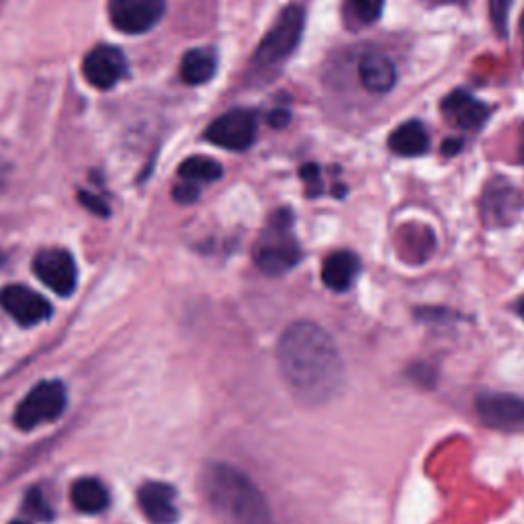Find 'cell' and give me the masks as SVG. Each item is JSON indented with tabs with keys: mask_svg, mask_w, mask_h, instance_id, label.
I'll return each instance as SVG.
<instances>
[{
	"mask_svg": "<svg viewBox=\"0 0 524 524\" xmlns=\"http://www.w3.org/2000/svg\"><path fill=\"white\" fill-rule=\"evenodd\" d=\"M279 371L305 406H326L344 387V361L334 338L314 322H293L277 346Z\"/></svg>",
	"mask_w": 524,
	"mask_h": 524,
	"instance_id": "cell-1",
	"label": "cell"
},
{
	"mask_svg": "<svg viewBox=\"0 0 524 524\" xmlns=\"http://www.w3.org/2000/svg\"><path fill=\"white\" fill-rule=\"evenodd\" d=\"M203 494L226 524H271L267 498L252 479L228 463H211L203 469Z\"/></svg>",
	"mask_w": 524,
	"mask_h": 524,
	"instance_id": "cell-2",
	"label": "cell"
},
{
	"mask_svg": "<svg viewBox=\"0 0 524 524\" xmlns=\"http://www.w3.org/2000/svg\"><path fill=\"white\" fill-rule=\"evenodd\" d=\"M299 260L301 248L293 236V217L285 209L277 211L254 246L256 267L269 277H279L289 273Z\"/></svg>",
	"mask_w": 524,
	"mask_h": 524,
	"instance_id": "cell-3",
	"label": "cell"
},
{
	"mask_svg": "<svg viewBox=\"0 0 524 524\" xmlns=\"http://www.w3.org/2000/svg\"><path fill=\"white\" fill-rule=\"evenodd\" d=\"M305 27V11L299 5H289L281 11L269 33L262 37L254 52L250 70L254 74H271L299 46Z\"/></svg>",
	"mask_w": 524,
	"mask_h": 524,
	"instance_id": "cell-4",
	"label": "cell"
},
{
	"mask_svg": "<svg viewBox=\"0 0 524 524\" xmlns=\"http://www.w3.org/2000/svg\"><path fill=\"white\" fill-rule=\"evenodd\" d=\"M66 387L60 381H41L21 400L15 412V424L21 430H33L54 422L66 408Z\"/></svg>",
	"mask_w": 524,
	"mask_h": 524,
	"instance_id": "cell-5",
	"label": "cell"
},
{
	"mask_svg": "<svg viewBox=\"0 0 524 524\" xmlns=\"http://www.w3.org/2000/svg\"><path fill=\"white\" fill-rule=\"evenodd\" d=\"M522 211H524V193L516 185H512L502 177L488 181L482 193V201H479V213H482L486 228L490 230L508 228L518 220Z\"/></svg>",
	"mask_w": 524,
	"mask_h": 524,
	"instance_id": "cell-6",
	"label": "cell"
},
{
	"mask_svg": "<svg viewBox=\"0 0 524 524\" xmlns=\"http://www.w3.org/2000/svg\"><path fill=\"white\" fill-rule=\"evenodd\" d=\"M205 138L224 150L244 152L256 140V117L248 109L228 111L209 123Z\"/></svg>",
	"mask_w": 524,
	"mask_h": 524,
	"instance_id": "cell-7",
	"label": "cell"
},
{
	"mask_svg": "<svg viewBox=\"0 0 524 524\" xmlns=\"http://www.w3.org/2000/svg\"><path fill=\"white\" fill-rule=\"evenodd\" d=\"M33 271L37 279L54 293L68 297L78 283V271L72 254L64 248H43L33 258Z\"/></svg>",
	"mask_w": 524,
	"mask_h": 524,
	"instance_id": "cell-8",
	"label": "cell"
},
{
	"mask_svg": "<svg viewBox=\"0 0 524 524\" xmlns=\"http://www.w3.org/2000/svg\"><path fill=\"white\" fill-rule=\"evenodd\" d=\"M164 11V0H109L111 25L127 35L150 31L160 23Z\"/></svg>",
	"mask_w": 524,
	"mask_h": 524,
	"instance_id": "cell-9",
	"label": "cell"
},
{
	"mask_svg": "<svg viewBox=\"0 0 524 524\" xmlns=\"http://www.w3.org/2000/svg\"><path fill=\"white\" fill-rule=\"evenodd\" d=\"M0 308H3L17 324L37 326L52 316V305L46 297L25 285H7L0 289Z\"/></svg>",
	"mask_w": 524,
	"mask_h": 524,
	"instance_id": "cell-10",
	"label": "cell"
},
{
	"mask_svg": "<svg viewBox=\"0 0 524 524\" xmlns=\"http://www.w3.org/2000/svg\"><path fill=\"white\" fill-rule=\"evenodd\" d=\"M477 414L496 430H524V398L512 393H482L477 398Z\"/></svg>",
	"mask_w": 524,
	"mask_h": 524,
	"instance_id": "cell-11",
	"label": "cell"
},
{
	"mask_svg": "<svg viewBox=\"0 0 524 524\" xmlns=\"http://www.w3.org/2000/svg\"><path fill=\"white\" fill-rule=\"evenodd\" d=\"M82 74L95 89L109 91L127 74V58L115 46H97L86 54Z\"/></svg>",
	"mask_w": 524,
	"mask_h": 524,
	"instance_id": "cell-12",
	"label": "cell"
},
{
	"mask_svg": "<svg viewBox=\"0 0 524 524\" xmlns=\"http://www.w3.org/2000/svg\"><path fill=\"white\" fill-rule=\"evenodd\" d=\"M359 78L365 91L385 95L398 82V68L389 56L381 52H367L359 62Z\"/></svg>",
	"mask_w": 524,
	"mask_h": 524,
	"instance_id": "cell-13",
	"label": "cell"
},
{
	"mask_svg": "<svg viewBox=\"0 0 524 524\" xmlns=\"http://www.w3.org/2000/svg\"><path fill=\"white\" fill-rule=\"evenodd\" d=\"M441 111L461 129H479L490 117V109L465 91H453L447 95L441 103Z\"/></svg>",
	"mask_w": 524,
	"mask_h": 524,
	"instance_id": "cell-14",
	"label": "cell"
},
{
	"mask_svg": "<svg viewBox=\"0 0 524 524\" xmlns=\"http://www.w3.org/2000/svg\"><path fill=\"white\" fill-rule=\"evenodd\" d=\"M142 512L152 524H172L179 516L174 504V490L162 482H148L138 492Z\"/></svg>",
	"mask_w": 524,
	"mask_h": 524,
	"instance_id": "cell-15",
	"label": "cell"
},
{
	"mask_svg": "<svg viewBox=\"0 0 524 524\" xmlns=\"http://www.w3.org/2000/svg\"><path fill=\"white\" fill-rule=\"evenodd\" d=\"M361 271V260L355 252L338 250L332 252L322 265V283L336 293L348 291L357 281Z\"/></svg>",
	"mask_w": 524,
	"mask_h": 524,
	"instance_id": "cell-16",
	"label": "cell"
},
{
	"mask_svg": "<svg viewBox=\"0 0 524 524\" xmlns=\"http://www.w3.org/2000/svg\"><path fill=\"white\" fill-rule=\"evenodd\" d=\"M387 146L393 154L414 158V156H422L428 152L430 138L426 134V127L414 119V121H406L400 127L393 129L387 140Z\"/></svg>",
	"mask_w": 524,
	"mask_h": 524,
	"instance_id": "cell-17",
	"label": "cell"
},
{
	"mask_svg": "<svg viewBox=\"0 0 524 524\" xmlns=\"http://www.w3.org/2000/svg\"><path fill=\"white\" fill-rule=\"evenodd\" d=\"M70 500L78 512L99 514L109 506V492L99 479L82 477L72 484Z\"/></svg>",
	"mask_w": 524,
	"mask_h": 524,
	"instance_id": "cell-18",
	"label": "cell"
},
{
	"mask_svg": "<svg viewBox=\"0 0 524 524\" xmlns=\"http://www.w3.org/2000/svg\"><path fill=\"white\" fill-rule=\"evenodd\" d=\"M215 72H217V54L209 48L189 50L181 60V78L191 86L209 82L215 76Z\"/></svg>",
	"mask_w": 524,
	"mask_h": 524,
	"instance_id": "cell-19",
	"label": "cell"
},
{
	"mask_svg": "<svg viewBox=\"0 0 524 524\" xmlns=\"http://www.w3.org/2000/svg\"><path fill=\"white\" fill-rule=\"evenodd\" d=\"M385 0H344L342 19L348 29H365L379 21Z\"/></svg>",
	"mask_w": 524,
	"mask_h": 524,
	"instance_id": "cell-20",
	"label": "cell"
},
{
	"mask_svg": "<svg viewBox=\"0 0 524 524\" xmlns=\"http://www.w3.org/2000/svg\"><path fill=\"white\" fill-rule=\"evenodd\" d=\"M181 181L201 185V183H215L217 179L224 177V168L217 164L213 158L205 156H193L185 160L179 168Z\"/></svg>",
	"mask_w": 524,
	"mask_h": 524,
	"instance_id": "cell-21",
	"label": "cell"
},
{
	"mask_svg": "<svg viewBox=\"0 0 524 524\" xmlns=\"http://www.w3.org/2000/svg\"><path fill=\"white\" fill-rule=\"evenodd\" d=\"M514 0H490V21L500 37L508 35V17Z\"/></svg>",
	"mask_w": 524,
	"mask_h": 524,
	"instance_id": "cell-22",
	"label": "cell"
},
{
	"mask_svg": "<svg viewBox=\"0 0 524 524\" xmlns=\"http://www.w3.org/2000/svg\"><path fill=\"white\" fill-rule=\"evenodd\" d=\"M25 510H27L29 516H33L37 520H52V516H54L50 504L46 502V498H43L39 488H31L27 492V496H25Z\"/></svg>",
	"mask_w": 524,
	"mask_h": 524,
	"instance_id": "cell-23",
	"label": "cell"
},
{
	"mask_svg": "<svg viewBox=\"0 0 524 524\" xmlns=\"http://www.w3.org/2000/svg\"><path fill=\"white\" fill-rule=\"evenodd\" d=\"M299 174H301V179H303V183H305V187H308V195L310 197H316V195H320L322 193V181H320V168H318V164H303L301 166V170H299Z\"/></svg>",
	"mask_w": 524,
	"mask_h": 524,
	"instance_id": "cell-24",
	"label": "cell"
},
{
	"mask_svg": "<svg viewBox=\"0 0 524 524\" xmlns=\"http://www.w3.org/2000/svg\"><path fill=\"white\" fill-rule=\"evenodd\" d=\"M78 199H80V203H82L86 209H89V211H93V213H97V215H101V217L109 215V207H107V203H105L103 199H99L97 195L86 193V191H80V193H78Z\"/></svg>",
	"mask_w": 524,
	"mask_h": 524,
	"instance_id": "cell-25",
	"label": "cell"
},
{
	"mask_svg": "<svg viewBox=\"0 0 524 524\" xmlns=\"http://www.w3.org/2000/svg\"><path fill=\"white\" fill-rule=\"evenodd\" d=\"M172 197H174V201H179V203H193L199 197V187L193 185V183L181 181L177 187H174Z\"/></svg>",
	"mask_w": 524,
	"mask_h": 524,
	"instance_id": "cell-26",
	"label": "cell"
},
{
	"mask_svg": "<svg viewBox=\"0 0 524 524\" xmlns=\"http://www.w3.org/2000/svg\"><path fill=\"white\" fill-rule=\"evenodd\" d=\"M269 123L275 125V127H285L289 123V111H285V109L273 111L271 117H269Z\"/></svg>",
	"mask_w": 524,
	"mask_h": 524,
	"instance_id": "cell-27",
	"label": "cell"
},
{
	"mask_svg": "<svg viewBox=\"0 0 524 524\" xmlns=\"http://www.w3.org/2000/svg\"><path fill=\"white\" fill-rule=\"evenodd\" d=\"M461 146H463V142H461V140H457V138H451V140L443 142V154H445V156H455V154H459V152H461Z\"/></svg>",
	"mask_w": 524,
	"mask_h": 524,
	"instance_id": "cell-28",
	"label": "cell"
},
{
	"mask_svg": "<svg viewBox=\"0 0 524 524\" xmlns=\"http://www.w3.org/2000/svg\"><path fill=\"white\" fill-rule=\"evenodd\" d=\"M518 162L524 164V123H522L520 134H518Z\"/></svg>",
	"mask_w": 524,
	"mask_h": 524,
	"instance_id": "cell-29",
	"label": "cell"
},
{
	"mask_svg": "<svg viewBox=\"0 0 524 524\" xmlns=\"http://www.w3.org/2000/svg\"><path fill=\"white\" fill-rule=\"evenodd\" d=\"M516 312H518V314L524 318V297L518 301V305H516Z\"/></svg>",
	"mask_w": 524,
	"mask_h": 524,
	"instance_id": "cell-30",
	"label": "cell"
},
{
	"mask_svg": "<svg viewBox=\"0 0 524 524\" xmlns=\"http://www.w3.org/2000/svg\"><path fill=\"white\" fill-rule=\"evenodd\" d=\"M520 31H522V39H524V13H522V19H520Z\"/></svg>",
	"mask_w": 524,
	"mask_h": 524,
	"instance_id": "cell-31",
	"label": "cell"
},
{
	"mask_svg": "<svg viewBox=\"0 0 524 524\" xmlns=\"http://www.w3.org/2000/svg\"><path fill=\"white\" fill-rule=\"evenodd\" d=\"M11 524H27V522H21V520H15V522H11Z\"/></svg>",
	"mask_w": 524,
	"mask_h": 524,
	"instance_id": "cell-32",
	"label": "cell"
},
{
	"mask_svg": "<svg viewBox=\"0 0 524 524\" xmlns=\"http://www.w3.org/2000/svg\"><path fill=\"white\" fill-rule=\"evenodd\" d=\"M0 260H3V256H0Z\"/></svg>",
	"mask_w": 524,
	"mask_h": 524,
	"instance_id": "cell-33",
	"label": "cell"
}]
</instances>
